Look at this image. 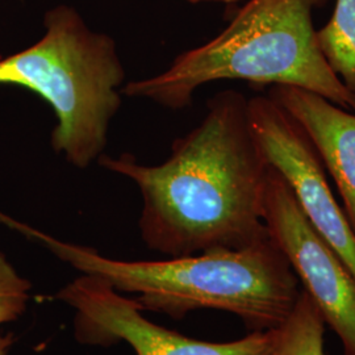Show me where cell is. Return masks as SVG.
<instances>
[{
  "mask_svg": "<svg viewBox=\"0 0 355 355\" xmlns=\"http://www.w3.org/2000/svg\"><path fill=\"white\" fill-rule=\"evenodd\" d=\"M104 168L136 183L141 236L167 257L241 249L268 234L263 200L270 166L236 91L216 95L202 123L173 144L164 164L140 165L130 154L101 155Z\"/></svg>",
  "mask_w": 355,
  "mask_h": 355,
  "instance_id": "6da1fadb",
  "label": "cell"
},
{
  "mask_svg": "<svg viewBox=\"0 0 355 355\" xmlns=\"http://www.w3.org/2000/svg\"><path fill=\"white\" fill-rule=\"evenodd\" d=\"M82 274L108 282L116 291L137 293L141 309L184 318L218 309L252 330L278 329L296 303L299 279L270 234L241 249L212 250L166 261H120L13 223Z\"/></svg>",
  "mask_w": 355,
  "mask_h": 355,
  "instance_id": "7a4b0ae2",
  "label": "cell"
},
{
  "mask_svg": "<svg viewBox=\"0 0 355 355\" xmlns=\"http://www.w3.org/2000/svg\"><path fill=\"white\" fill-rule=\"evenodd\" d=\"M322 0H249L215 38L184 51L158 76L128 82L123 94L170 110L217 80L292 86L316 92L355 112V94L320 51L313 10Z\"/></svg>",
  "mask_w": 355,
  "mask_h": 355,
  "instance_id": "3957f363",
  "label": "cell"
},
{
  "mask_svg": "<svg viewBox=\"0 0 355 355\" xmlns=\"http://www.w3.org/2000/svg\"><path fill=\"white\" fill-rule=\"evenodd\" d=\"M44 23L35 45L0 60V85L24 87L48 103L57 117L53 149L85 168L107 145L125 71L112 37L92 31L76 8L57 6Z\"/></svg>",
  "mask_w": 355,
  "mask_h": 355,
  "instance_id": "277c9868",
  "label": "cell"
},
{
  "mask_svg": "<svg viewBox=\"0 0 355 355\" xmlns=\"http://www.w3.org/2000/svg\"><path fill=\"white\" fill-rule=\"evenodd\" d=\"M76 311V340L85 345L127 343L137 355H271L277 329L257 330L232 343H205L145 318L136 300L105 280L83 274L57 293Z\"/></svg>",
  "mask_w": 355,
  "mask_h": 355,
  "instance_id": "5b68a950",
  "label": "cell"
},
{
  "mask_svg": "<svg viewBox=\"0 0 355 355\" xmlns=\"http://www.w3.org/2000/svg\"><path fill=\"white\" fill-rule=\"evenodd\" d=\"M248 117L267 164L284 180L308 221L355 279V232L333 195L313 145L270 96L248 101Z\"/></svg>",
  "mask_w": 355,
  "mask_h": 355,
  "instance_id": "8992f818",
  "label": "cell"
},
{
  "mask_svg": "<svg viewBox=\"0 0 355 355\" xmlns=\"http://www.w3.org/2000/svg\"><path fill=\"white\" fill-rule=\"evenodd\" d=\"M263 223L286 255L320 315L355 355V279L343 261L305 217L284 180L270 167Z\"/></svg>",
  "mask_w": 355,
  "mask_h": 355,
  "instance_id": "52a82bcc",
  "label": "cell"
},
{
  "mask_svg": "<svg viewBox=\"0 0 355 355\" xmlns=\"http://www.w3.org/2000/svg\"><path fill=\"white\" fill-rule=\"evenodd\" d=\"M270 98L302 128L341 195L343 212L355 232V112L316 92L274 86Z\"/></svg>",
  "mask_w": 355,
  "mask_h": 355,
  "instance_id": "ba28073f",
  "label": "cell"
},
{
  "mask_svg": "<svg viewBox=\"0 0 355 355\" xmlns=\"http://www.w3.org/2000/svg\"><path fill=\"white\" fill-rule=\"evenodd\" d=\"M318 41L331 71L355 94V0H336L329 21L318 31Z\"/></svg>",
  "mask_w": 355,
  "mask_h": 355,
  "instance_id": "9c48e42d",
  "label": "cell"
},
{
  "mask_svg": "<svg viewBox=\"0 0 355 355\" xmlns=\"http://www.w3.org/2000/svg\"><path fill=\"white\" fill-rule=\"evenodd\" d=\"M325 321L305 291H300L291 313L277 329L271 355H325Z\"/></svg>",
  "mask_w": 355,
  "mask_h": 355,
  "instance_id": "30bf717a",
  "label": "cell"
},
{
  "mask_svg": "<svg viewBox=\"0 0 355 355\" xmlns=\"http://www.w3.org/2000/svg\"><path fill=\"white\" fill-rule=\"evenodd\" d=\"M32 284L23 278L0 252V325L15 321L26 312Z\"/></svg>",
  "mask_w": 355,
  "mask_h": 355,
  "instance_id": "8fae6325",
  "label": "cell"
},
{
  "mask_svg": "<svg viewBox=\"0 0 355 355\" xmlns=\"http://www.w3.org/2000/svg\"><path fill=\"white\" fill-rule=\"evenodd\" d=\"M13 343L12 334H7L4 337H0V355H7Z\"/></svg>",
  "mask_w": 355,
  "mask_h": 355,
  "instance_id": "7c38bea8",
  "label": "cell"
},
{
  "mask_svg": "<svg viewBox=\"0 0 355 355\" xmlns=\"http://www.w3.org/2000/svg\"><path fill=\"white\" fill-rule=\"evenodd\" d=\"M190 3H225V4H230V3H236L239 0H186Z\"/></svg>",
  "mask_w": 355,
  "mask_h": 355,
  "instance_id": "4fadbf2b",
  "label": "cell"
}]
</instances>
